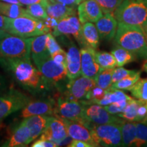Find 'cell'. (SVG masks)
<instances>
[{
    "label": "cell",
    "instance_id": "6da1fadb",
    "mask_svg": "<svg viewBox=\"0 0 147 147\" xmlns=\"http://www.w3.org/2000/svg\"><path fill=\"white\" fill-rule=\"evenodd\" d=\"M11 71L16 82L32 93H39L50 89L42 74L31 62V59L0 60Z\"/></svg>",
    "mask_w": 147,
    "mask_h": 147
},
{
    "label": "cell",
    "instance_id": "7a4b0ae2",
    "mask_svg": "<svg viewBox=\"0 0 147 147\" xmlns=\"http://www.w3.org/2000/svg\"><path fill=\"white\" fill-rule=\"evenodd\" d=\"M115 40L117 45L134 53L136 57L147 59L146 36L141 26L118 23Z\"/></svg>",
    "mask_w": 147,
    "mask_h": 147
},
{
    "label": "cell",
    "instance_id": "3957f363",
    "mask_svg": "<svg viewBox=\"0 0 147 147\" xmlns=\"http://www.w3.org/2000/svg\"><path fill=\"white\" fill-rule=\"evenodd\" d=\"M113 14L118 23L142 27L147 21V6L138 0H123Z\"/></svg>",
    "mask_w": 147,
    "mask_h": 147
},
{
    "label": "cell",
    "instance_id": "277c9868",
    "mask_svg": "<svg viewBox=\"0 0 147 147\" xmlns=\"http://www.w3.org/2000/svg\"><path fill=\"white\" fill-rule=\"evenodd\" d=\"M5 32L23 38H30L51 32L44 23L31 16L8 18Z\"/></svg>",
    "mask_w": 147,
    "mask_h": 147
},
{
    "label": "cell",
    "instance_id": "5b68a950",
    "mask_svg": "<svg viewBox=\"0 0 147 147\" xmlns=\"http://www.w3.org/2000/svg\"><path fill=\"white\" fill-rule=\"evenodd\" d=\"M32 38L8 34L0 40V60L30 59Z\"/></svg>",
    "mask_w": 147,
    "mask_h": 147
},
{
    "label": "cell",
    "instance_id": "8992f818",
    "mask_svg": "<svg viewBox=\"0 0 147 147\" xmlns=\"http://www.w3.org/2000/svg\"><path fill=\"white\" fill-rule=\"evenodd\" d=\"M89 130L97 146H122L120 124H94Z\"/></svg>",
    "mask_w": 147,
    "mask_h": 147
},
{
    "label": "cell",
    "instance_id": "52a82bcc",
    "mask_svg": "<svg viewBox=\"0 0 147 147\" xmlns=\"http://www.w3.org/2000/svg\"><path fill=\"white\" fill-rule=\"evenodd\" d=\"M123 121L124 119L117 115L109 113L104 106L99 104H88L84 105L83 121L82 123L89 129L94 124H121Z\"/></svg>",
    "mask_w": 147,
    "mask_h": 147
},
{
    "label": "cell",
    "instance_id": "ba28073f",
    "mask_svg": "<svg viewBox=\"0 0 147 147\" xmlns=\"http://www.w3.org/2000/svg\"><path fill=\"white\" fill-rule=\"evenodd\" d=\"M30 101L29 96L14 89L0 97V123L9 115L23 109Z\"/></svg>",
    "mask_w": 147,
    "mask_h": 147
},
{
    "label": "cell",
    "instance_id": "9c48e42d",
    "mask_svg": "<svg viewBox=\"0 0 147 147\" xmlns=\"http://www.w3.org/2000/svg\"><path fill=\"white\" fill-rule=\"evenodd\" d=\"M36 65L42 74L50 88L52 86H57L67 78L66 66L56 63L51 56L40 61Z\"/></svg>",
    "mask_w": 147,
    "mask_h": 147
},
{
    "label": "cell",
    "instance_id": "30bf717a",
    "mask_svg": "<svg viewBox=\"0 0 147 147\" xmlns=\"http://www.w3.org/2000/svg\"><path fill=\"white\" fill-rule=\"evenodd\" d=\"M84 108V105L80 102L60 97L55 103L54 115L60 119L77 121L82 123Z\"/></svg>",
    "mask_w": 147,
    "mask_h": 147
},
{
    "label": "cell",
    "instance_id": "8fae6325",
    "mask_svg": "<svg viewBox=\"0 0 147 147\" xmlns=\"http://www.w3.org/2000/svg\"><path fill=\"white\" fill-rule=\"evenodd\" d=\"M96 86L95 80L88 77L80 75L74 79H70L66 84V91L65 98L71 100L81 101L84 100L87 93Z\"/></svg>",
    "mask_w": 147,
    "mask_h": 147
},
{
    "label": "cell",
    "instance_id": "7c38bea8",
    "mask_svg": "<svg viewBox=\"0 0 147 147\" xmlns=\"http://www.w3.org/2000/svg\"><path fill=\"white\" fill-rule=\"evenodd\" d=\"M65 122L62 119L50 116L45 131L40 138L51 140L58 144V146L68 137Z\"/></svg>",
    "mask_w": 147,
    "mask_h": 147
},
{
    "label": "cell",
    "instance_id": "4fadbf2b",
    "mask_svg": "<svg viewBox=\"0 0 147 147\" xmlns=\"http://www.w3.org/2000/svg\"><path fill=\"white\" fill-rule=\"evenodd\" d=\"M81 27L79 18L76 15H71L60 20L56 29L51 33L54 36H72L81 46Z\"/></svg>",
    "mask_w": 147,
    "mask_h": 147
},
{
    "label": "cell",
    "instance_id": "5bb4252c",
    "mask_svg": "<svg viewBox=\"0 0 147 147\" xmlns=\"http://www.w3.org/2000/svg\"><path fill=\"white\" fill-rule=\"evenodd\" d=\"M55 101L53 99L29 102L22 109L21 117L23 118L35 115H54Z\"/></svg>",
    "mask_w": 147,
    "mask_h": 147
},
{
    "label": "cell",
    "instance_id": "9a60e30c",
    "mask_svg": "<svg viewBox=\"0 0 147 147\" xmlns=\"http://www.w3.org/2000/svg\"><path fill=\"white\" fill-rule=\"evenodd\" d=\"M80 51L81 75L95 80L97 74L102 71L95 59V50L89 47H82Z\"/></svg>",
    "mask_w": 147,
    "mask_h": 147
},
{
    "label": "cell",
    "instance_id": "2e32d148",
    "mask_svg": "<svg viewBox=\"0 0 147 147\" xmlns=\"http://www.w3.org/2000/svg\"><path fill=\"white\" fill-rule=\"evenodd\" d=\"M103 14L102 8L95 0H84L78 4V15L81 24L95 23L104 15Z\"/></svg>",
    "mask_w": 147,
    "mask_h": 147
},
{
    "label": "cell",
    "instance_id": "e0dca14e",
    "mask_svg": "<svg viewBox=\"0 0 147 147\" xmlns=\"http://www.w3.org/2000/svg\"><path fill=\"white\" fill-rule=\"evenodd\" d=\"M117 20L113 12L104 14L98 21L95 22V26L101 39L111 40L115 38L117 29Z\"/></svg>",
    "mask_w": 147,
    "mask_h": 147
},
{
    "label": "cell",
    "instance_id": "ac0fdd59",
    "mask_svg": "<svg viewBox=\"0 0 147 147\" xmlns=\"http://www.w3.org/2000/svg\"><path fill=\"white\" fill-rule=\"evenodd\" d=\"M65 122L67 134L71 138L89 143L92 147L97 146L92 138L90 130L85 125L77 121L63 119Z\"/></svg>",
    "mask_w": 147,
    "mask_h": 147
},
{
    "label": "cell",
    "instance_id": "d6986e66",
    "mask_svg": "<svg viewBox=\"0 0 147 147\" xmlns=\"http://www.w3.org/2000/svg\"><path fill=\"white\" fill-rule=\"evenodd\" d=\"M42 5L47 11L48 16L56 18L59 21L68 16L76 15V7L68 6L53 0H45Z\"/></svg>",
    "mask_w": 147,
    "mask_h": 147
},
{
    "label": "cell",
    "instance_id": "ffe728a7",
    "mask_svg": "<svg viewBox=\"0 0 147 147\" xmlns=\"http://www.w3.org/2000/svg\"><path fill=\"white\" fill-rule=\"evenodd\" d=\"M67 53V73L69 80L74 79L81 75V57L80 51L74 44L68 47Z\"/></svg>",
    "mask_w": 147,
    "mask_h": 147
},
{
    "label": "cell",
    "instance_id": "44dd1931",
    "mask_svg": "<svg viewBox=\"0 0 147 147\" xmlns=\"http://www.w3.org/2000/svg\"><path fill=\"white\" fill-rule=\"evenodd\" d=\"M48 34L32 37L31 55L35 65L40 61L51 56L47 47Z\"/></svg>",
    "mask_w": 147,
    "mask_h": 147
},
{
    "label": "cell",
    "instance_id": "7402d4cb",
    "mask_svg": "<svg viewBox=\"0 0 147 147\" xmlns=\"http://www.w3.org/2000/svg\"><path fill=\"white\" fill-rule=\"evenodd\" d=\"M50 116L35 115L23 119V122L28 127L30 131V142L34 141L45 131Z\"/></svg>",
    "mask_w": 147,
    "mask_h": 147
},
{
    "label": "cell",
    "instance_id": "603a6c76",
    "mask_svg": "<svg viewBox=\"0 0 147 147\" xmlns=\"http://www.w3.org/2000/svg\"><path fill=\"white\" fill-rule=\"evenodd\" d=\"M100 38L95 25L91 22L82 24L81 47H89L96 50L100 45Z\"/></svg>",
    "mask_w": 147,
    "mask_h": 147
},
{
    "label": "cell",
    "instance_id": "cb8c5ba5",
    "mask_svg": "<svg viewBox=\"0 0 147 147\" xmlns=\"http://www.w3.org/2000/svg\"><path fill=\"white\" fill-rule=\"evenodd\" d=\"M30 131L23 121L15 129L10 138L5 142L3 146L21 147L26 146L30 144Z\"/></svg>",
    "mask_w": 147,
    "mask_h": 147
},
{
    "label": "cell",
    "instance_id": "d4e9b609",
    "mask_svg": "<svg viewBox=\"0 0 147 147\" xmlns=\"http://www.w3.org/2000/svg\"><path fill=\"white\" fill-rule=\"evenodd\" d=\"M122 146H132L136 138V125L134 121H123L120 124Z\"/></svg>",
    "mask_w": 147,
    "mask_h": 147
},
{
    "label": "cell",
    "instance_id": "484cf974",
    "mask_svg": "<svg viewBox=\"0 0 147 147\" xmlns=\"http://www.w3.org/2000/svg\"><path fill=\"white\" fill-rule=\"evenodd\" d=\"M0 14L11 18H17L19 16H30L27 13L26 9L23 8V5L5 3L1 1H0Z\"/></svg>",
    "mask_w": 147,
    "mask_h": 147
},
{
    "label": "cell",
    "instance_id": "4316f807",
    "mask_svg": "<svg viewBox=\"0 0 147 147\" xmlns=\"http://www.w3.org/2000/svg\"><path fill=\"white\" fill-rule=\"evenodd\" d=\"M140 100H138V99L131 98V100H129L123 111L116 115L125 121L137 122L138 108L140 104Z\"/></svg>",
    "mask_w": 147,
    "mask_h": 147
},
{
    "label": "cell",
    "instance_id": "83f0119b",
    "mask_svg": "<svg viewBox=\"0 0 147 147\" xmlns=\"http://www.w3.org/2000/svg\"><path fill=\"white\" fill-rule=\"evenodd\" d=\"M140 78V71H136L135 72L125 78L121 79L118 82L112 84L109 90H121V91H129L134 84Z\"/></svg>",
    "mask_w": 147,
    "mask_h": 147
},
{
    "label": "cell",
    "instance_id": "f1b7e54d",
    "mask_svg": "<svg viewBox=\"0 0 147 147\" xmlns=\"http://www.w3.org/2000/svg\"><path fill=\"white\" fill-rule=\"evenodd\" d=\"M111 53L117 61V67H123L136 59V56L134 53L119 45L112 50Z\"/></svg>",
    "mask_w": 147,
    "mask_h": 147
},
{
    "label": "cell",
    "instance_id": "f546056e",
    "mask_svg": "<svg viewBox=\"0 0 147 147\" xmlns=\"http://www.w3.org/2000/svg\"><path fill=\"white\" fill-rule=\"evenodd\" d=\"M131 98V97L128 96L121 90H107L104 97L100 101H99L97 104L105 106L115 102L130 100Z\"/></svg>",
    "mask_w": 147,
    "mask_h": 147
},
{
    "label": "cell",
    "instance_id": "4dcf8cb0",
    "mask_svg": "<svg viewBox=\"0 0 147 147\" xmlns=\"http://www.w3.org/2000/svg\"><path fill=\"white\" fill-rule=\"evenodd\" d=\"M95 55L97 63L99 64L102 70L114 69L117 67V61L112 53L96 51L95 50Z\"/></svg>",
    "mask_w": 147,
    "mask_h": 147
},
{
    "label": "cell",
    "instance_id": "1f68e13d",
    "mask_svg": "<svg viewBox=\"0 0 147 147\" xmlns=\"http://www.w3.org/2000/svg\"><path fill=\"white\" fill-rule=\"evenodd\" d=\"M114 69H104L100 71L95 79L96 86L104 90H109L113 84L112 75Z\"/></svg>",
    "mask_w": 147,
    "mask_h": 147
},
{
    "label": "cell",
    "instance_id": "d6a6232c",
    "mask_svg": "<svg viewBox=\"0 0 147 147\" xmlns=\"http://www.w3.org/2000/svg\"><path fill=\"white\" fill-rule=\"evenodd\" d=\"M129 91L136 99L147 101V78H140Z\"/></svg>",
    "mask_w": 147,
    "mask_h": 147
},
{
    "label": "cell",
    "instance_id": "836d02e7",
    "mask_svg": "<svg viewBox=\"0 0 147 147\" xmlns=\"http://www.w3.org/2000/svg\"><path fill=\"white\" fill-rule=\"evenodd\" d=\"M136 134L132 146H147V125L142 122H136Z\"/></svg>",
    "mask_w": 147,
    "mask_h": 147
},
{
    "label": "cell",
    "instance_id": "e575fe53",
    "mask_svg": "<svg viewBox=\"0 0 147 147\" xmlns=\"http://www.w3.org/2000/svg\"><path fill=\"white\" fill-rule=\"evenodd\" d=\"M27 13L32 17L39 20H45L48 17L47 11L42 3H34L27 5Z\"/></svg>",
    "mask_w": 147,
    "mask_h": 147
},
{
    "label": "cell",
    "instance_id": "d590c367",
    "mask_svg": "<svg viewBox=\"0 0 147 147\" xmlns=\"http://www.w3.org/2000/svg\"><path fill=\"white\" fill-rule=\"evenodd\" d=\"M98 3L104 14L113 12L123 0H95Z\"/></svg>",
    "mask_w": 147,
    "mask_h": 147
},
{
    "label": "cell",
    "instance_id": "8d00e7d4",
    "mask_svg": "<svg viewBox=\"0 0 147 147\" xmlns=\"http://www.w3.org/2000/svg\"><path fill=\"white\" fill-rule=\"evenodd\" d=\"M131 99H130V100H131ZM129 100L115 102V103H113V104H109V105L104 106V107L105 108V109L107 110L108 113L112 114V115H117V114L122 113V112L123 111L124 109L126 107L127 104Z\"/></svg>",
    "mask_w": 147,
    "mask_h": 147
},
{
    "label": "cell",
    "instance_id": "74e56055",
    "mask_svg": "<svg viewBox=\"0 0 147 147\" xmlns=\"http://www.w3.org/2000/svg\"><path fill=\"white\" fill-rule=\"evenodd\" d=\"M135 71L136 70H130L123 67H118V68H115L113 69V75H112V82L113 84L116 82H118L121 79L134 74Z\"/></svg>",
    "mask_w": 147,
    "mask_h": 147
},
{
    "label": "cell",
    "instance_id": "f35d334b",
    "mask_svg": "<svg viewBox=\"0 0 147 147\" xmlns=\"http://www.w3.org/2000/svg\"><path fill=\"white\" fill-rule=\"evenodd\" d=\"M47 47L50 55H52L62 49L51 32L48 33Z\"/></svg>",
    "mask_w": 147,
    "mask_h": 147
},
{
    "label": "cell",
    "instance_id": "ab89813d",
    "mask_svg": "<svg viewBox=\"0 0 147 147\" xmlns=\"http://www.w3.org/2000/svg\"><path fill=\"white\" fill-rule=\"evenodd\" d=\"M51 57L52 59L56 62V63L61 64V65L65 66L67 65V53L63 49L51 55Z\"/></svg>",
    "mask_w": 147,
    "mask_h": 147
},
{
    "label": "cell",
    "instance_id": "60d3db41",
    "mask_svg": "<svg viewBox=\"0 0 147 147\" xmlns=\"http://www.w3.org/2000/svg\"><path fill=\"white\" fill-rule=\"evenodd\" d=\"M32 147H56L58 144L51 140L40 138L32 145Z\"/></svg>",
    "mask_w": 147,
    "mask_h": 147
},
{
    "label": "cell",
    "instance_id": "b9f144b4",
    "mask_svg": "<svg viewBox=\"0 0 147 147\" xmlns=\"http://www.w3.org/2000/svg\"><path fill=\"white\" fill-rule=\"evenodd\" d=\"M69 147H92V146L89 143L84 142L82 140H74L71 141L70 144L68 146Z\"/></svg>",
    "mask_w": 147,
    "mask_h": 147
},
{
    "label": "cell",
    "instance_id": "7bdbcfd3",
    "mask_svg": "<svg viewBox=\"0 0 147 147\" xmlns=\"http://www.w3.org/2000/svg\"><path fill=\"white\" fill-rule=\"evenodd\" d=\"M53 1H57V2L63 3L64 5H68V6L76 7L80 3L79 0H53Z\"/></svg>",
    "mask_w": 147,
    "mask_h": 147
},
{
    "label": "cell",
    "instance_id": "ee69618b",
    "mask_svg": "<svg viewBox=\"0 0 147 147\" xmlns=\"http://www.w3.org/2000/svg\"><path fill=\"white\" fill-rule=\"evenodd\" d=\"M8 18L9 17H8V16L0 14V31H4V32H5L7 24H8Z\"/></svg>",
    "mask_w": 147,
    "mask_h": 147
},
{
    "label": "cell",
    "instance_id": "f6af8a7d",
    "mask_svg": "<svg viewBox=\"0 0 147 147\" xmlns=\"http://www.w3.org/2000/svg\"><path fill=\"white\" fill-rule=\"evenodd\" d=\"M20 1V3L22 5H30V4H34V3H43L45 0H18Z\"/></svg>",
    "mask_w": 147,
    "mask_h": 147
},
{
    "label": "cell",
    "instance_id": "bcb514c9",
    "mask_svg": "<svg viewBox=\"0 0 147 147\" xmlns=\"http://www.w3.org/2000/svg\"><path fill=\"white\" fill-rule=\"evenodd\" d=\"M1 1H3L5 3H14V4H18V5H22L18 0H0Z\"/></svg>",
    "mask_w": 147,
    "mask_h": 147
},
{
    "label": "cell",
    "instance_id": "7dc6e473",
    "mask_svg": "<svg viewBox=\"0 0 147 147\" xmlns=\"http://www.w3.org/2000/svg\"><path fill=\"white\" fill-rule=\"evenodd\" d=\"M8 34V33L4 32V31H0V40L2 39L3 38H4L5 36Z\"/></svg>",
    "mask_w": 147,
    "mask_h": 147
},
{
    "label": "cell",
    "instance_id": "c3c4849f",
    "mask_svg": "<svg viewBox=\"0 0 147 147\" xmlns=\"http://www.w3.org/2000/svg\"><path fill=\"white\" fill-rule=\"evenodd\" d=\"M142 27L143 30H144V33H146V34H147V21L145 22V23L142 25Z\"/></svg>",
    "mask_w": 147,
    "mask_h": 147
},
{
    "label": "cell",
    "instance_id": "681fc988",
    "mask_svg": "<svg viewBox=\"0 0 147 147\" xmlns=\"http://www.w3.org/2000/svg\"><path fill=\"white\" fill-rule=\"evenodd\" d=\"M142 69H143V70L145 71L147 73V59H146V61H145L144 64H143Z\"/></svg>",
    "mask_w": 147,
    "mask_h": 147
},
{
    "label": "cell",
    "instance_id": "f907efd6",
    "mask_svg": "<svg viewBox=\"0 0 147 147\" xmlns=\"http://www.w3.org/2000/svg\"><path fill=\"white\" fill-rule=\"evenodd\" d=\"M3 84H4V78L0 75V87L3 85Z\"/></svg>",
    "mask_w": 147,
    "mask_h": 147
},
{
    "label": "cell",
    "instance_id": "816d5d0a",
    "mask_svg": "<svg viewBox=\"0 0 147 147\" xmlns=\"http://www.w3.org/2000/svg\"><path fill=\"white\" fill-rule=\"evenodd\" d=\"M138 1H141V2L144 3H147V0H138Z\"/></svg>",
    "mask_w": 147,
    "mask_h": 147
},
{
    "label": "cell",
    "instance_id": "f5cc1de1",
    "mask_svg": "<svg viewBox=\"0 0 147 147\" xmlns=\"http://www.w3.org/2000/svg\"><path fill=\"white\" fill-rule=\"evenodd\" d=\"M142 123H146L147 125V117H146V119L144 121V122H142Z\"/></svg>",
    "mask_w": 147,
    "mask_h": 147
},
{
    "label": "cell",
    "instance_id": "db71d44e",
    "mask_svg": "<svg viewBox=\"0 0 147 147\" xmlns=\"http://www.w3.org/2000/svg\"><path fill=\"white\" fill-rule=\"evenodd\" d=\"M145 36H146V44H147V34L145 33Z\"/></svg>",
    "mask_w": 147,
    "mask_h": 147
},
{
    "label": "cell",
    "instance_id": "11a10c76",
    "mask_svg": "<svg viewBox=\"0 0 147 147\" xmlns=\"http://www.w3.org/2000/svg\"><path fill=\"white\" fill-rule=\"evenodd\" d=\"M84 1V0H79V1H80V3L82 2V1Z\"/></svg>",
    "mask_w": 147,
    "mask_h": 147
},
{
    "label": "cell",
    "instance_id": "9f6ffc18",
    "mask_svg": "<svg viewBox=\"0 0 147 147\" xmlns=\"http://www.w3.org/2000/svg\"><path fill=\"white\" fill-rule=\"evenodd\" d=\"M146 6H147V3H146Z\"/></svg>",
    "mask_w": 147,
    "mask_h": 147
}]
</instances>
